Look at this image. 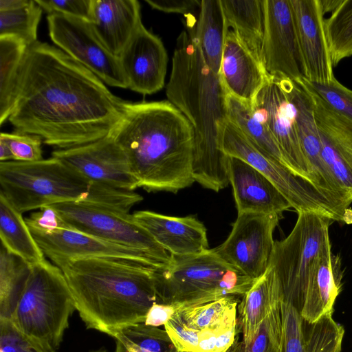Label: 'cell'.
<instances>
[{"label":"cell","instance_id":"1","mask_svg":"<svg viewBox=\"0 0 352 352\" xmlns=\"http://www.w3.org/2000/svg\"><path fill=\"white\" fill-rule=\"evenodd\" d=\"M127 102L60 49L38 41L25 54L8 120L16 132L67 149L111 135Z\"/></svg>","mask_w":352,"mask_h":352},{"label":"cell","instance_id":"2","mask_svg":"<svg viewBox=\"0 0 352 352\" xmlns=\"http://www.w3.org/2000/svg\"><path fill=\"white\" fill-rule=\"evenodd\" d=\"M111 135L125 152L139 187L176 193L195 182L194 131L168 100L127 102Z\"/></svg>","mask_w":352,"mask_h":352},{"label":"cell","instance_id":"3","mask_svg":"<svg viewBox=\"0 0 352 352\" xmlns=\"http://www.w3.org/2000/svg\"><path fill=\"white\" fill-rule=\"evenodd\" d=\"M166 96L190 123L195 136L193 177L215 192L230 183L228 156L218 145V126L226 118V91L219 75L206 64L192 30L177 38Z\"/></svg>","mask_w":352,"mask_h":352},{"label":"cell","instance_id":"4","mask_svg":"<svg viewBox=\"0 0 352 352\" xmlns=\"http://www.w3.org/2000/svg\"><path fill=\"white\" fill-rule=\"evenodd\" d=\"M58 267L87 329L113 338L127 327L144 322L148 309L157 302V269L111 258L76 259Z\"/></svg>","mask_w":352,"mask_h":352},{"label":"cell","instance_id":"5","mask_svg":"<svg viewBox=\"0 0 352 352\" xmlns=\"http://www.w3.org/2000/svg\"><path fill=\"white\" fill-rule=\"evenodd\" d=\"M0 192L20 212L69 202L124 209L128 191L94 182L60 160L0 162Z\"/></svg>","mask_w":352,"mask_h":352},{"label":"cell","instance_id":"6","mask_svg":"<svg viewBox=\"0 0 352 352\" xmlns=\"http://www.w3.org/2000/svg\"><path fill=\"white\" fill-rule=\"evenodd\" d=\"M157 303L177 311L229 296L244 295L254 280L222 260L214 249L188 256H173L171 262L155 270Z\"/></svg>","mask_w":352,"mask_h":352},{"label":"cell","instance_id":"7","mask_svg":"<svg viewBox=\"0 0 352 352\" xmlns=\"http://www.w3.org/2000/svg\"><path fill=\"white\" fill-rule=\"evenodd\" d=\"M331 222L320 214L299 212L289 235L274 242L265 272L279 287L284 300L300 313L312 278L322 258L331 250Z\"/></svg>","mask_w":352,"mask_h":352},{"label":"cell","instance_id":"8","mask_svg":"<svg viewBox=\"0 0 352 352\" xmlns=\"http://www.w3.org/2000/svg\"><path fill=\"white\" fill-rule=\"evenodd\" d=\"M75 310L63 272L45 259L32 265L10 320L23 333L57 350Z\"/></svg>","mask_w":352,"mask_h":352},{"label":"cell","instance_id":"9","mask_svg":"<svg viewBox=\"0 0 352 352\" xmlns=\"http://www.w3.org/2000/svg\"><path fill=\"white\" fill-rule=\"evenodd\" d=\"M218 145L228 156L246 162L263 174L281 192L297 214L315 212L333 221L352 223V209H344L330 200L311 181L260 151L227 118L218 126Z\"/></svg>","mask_w":352,"mask_h":352},{"label":"cell","instance_id":"10","mask_svg":"<svg viewBox=\"0 0 352 352\" xmlns=\"http://www.w3.org/2000/svg\"><path fill=\"white\" fill-rule=\"evenodd\" d=\"M25 221L45 256L58 267L76 259L111 258L162 269L157 262L142 252L108 242L68 226L51 206L32 213Z\"/></svg>","mask_w":352,"mask_h":352},{"label":"cell","instance_id":"11","mask_svg":"<svg viewBox=\"0 0 352 352\" xmlns=\"http://www.w3.org/2000/svg\"><path fill=\"white\" fill-rule=\"evenodd\" d=\"M51 207L66 225L75 230L142 252L162 268L171 262L172 255L130 213L87 202L63 203Z\"/></svg>","mask_w":352,"mask_h":352},{"label":"cell","instance_id":"12","mask_svg":"<svg viewBox=\"0 0 352 352\" xmlns=\"http://www.w3.org/2000/svg\"><path fill=\"white\" fill-rule=\"evenodd\" d=\"M47 20L49 35L57 47L105 85L127 89L118 57L106 47L89 21L59 13L48 14Z\"/></svg>","mask_w":352,"mask_h":352},{"label":"cell","instance_id":"13","mask_svg":"<svg viewBox=\"0 0 352 352\" xmlns=\"http://www.w3.org/2000/svg\"><path fill=\"white\" fill-rule=\"evenodd\" d=\"M280 215L243 213L237 215L226 240L216 254L242 274L255 280L266 271L274 244V231Z\"/></svg>","mask_w":352,"mask_h":352},{"label":"cell","instance_id":"14","mask_svg":"<svg viewBox=\"0 0 352 352\" xmlns=\"http://www.w3.org/2000/svg\"><path fill=\"white\" fill-rule=\"evenodd\" d=\"M263 65L273 78L297 82L304 78V65L290 0H264Z\"/></svg>","mask_w":352,"mask_h":352},{"label":"cell","instance_id":"15","mask_svg":"<svg viewBox=\"0 0 352 352\" xmlns=\"http://www.w3.org/2000/svg\"><path fill=\"white\" fill-rule=\"evenodd\" d=\"M252 107L274 137L289 168L314 184L313 172L299 141L293 105L277 80L270 78L265 82Z\"/></svg>","mask_w":352,"mask_h":352},{"label":"cell","instance_id":"16","mask_svg":"<svg viewBox=\"0 0 352 352\" xmlns=\"http://www.w3.org/2000/svg\"><path fill=\"white\" fill-rule=\"evenodd\" d=\"M52 157L92 182L129 191L139 188L125 152L111 135L85 145L56 149Z\"/></svg>","mask_w":352,"mask_h":352},{"label":"cell","instance_id":"17","mask_svg":"<svg viewBox=\"0 0 352 352\" xmlns=\"http://www.w3.org/2000/svg\"><path fill=\"white\" fill-rule=\"evenodd\" d=\"M309 94L322 142V155L331 177L349 204L352 203V120L326 103L313 90Z\"/></svg>","mask_w":352,"mask_h":352},{"label":"cell","instance_id":"18","mask_svg":"<svg viewBox=\"0 0 352 352\" xmlns=\"http://www.w3.org/2000/svg\"><path fill=\"white\" fill-rule=\"evenodd\" d=\"M275 79L293 105L299 141L313 172L315 185L330 200L344 209H350L351 204L331 177L323 161L321 139L309 94L297 82L287 78Z\"/></svg>","mask_w":352,"mask_h":352},{"label":"cell","instance_id":"19","mask_svg":"<svg viewBox=\"0 0 352 352\" xmlns=\"http://www.w3.org/2000/svg\"><path fill=\"white\" fill-rule=\"evenodd\" d=\"M127 89L151 95L165 83L168 55L161 39L142 24L118 56Z\"/></svg>","mask_w":352,"mask_h":352},{"label":"cell","instance_id":"20","mask_svg":"<svg viewBox=\"0 0 352 352\" xmlns=\"http://www.w3.org/2000/svg\"><path fill=\"white\" fill-rule=\"evenodd\" d=\"M304 65V78L329 83L336 77L320 0H290Z\"/></svg>","mask_w":352,"mask_h":352},{"label":"cell","instance_id":"21","mask_svg":"<svg viewBox=\"0 0 352 352\" xmlns=\"http://www.w3.org/2000/svg\"><path fill=\"white\" fill-rule=\"evenodd\" d=\"M230 184L238 214H277L291 208V204L263 174L241 159L228 156Z\"/></svg>","mask_w":352,"mask_h":352},{"label":"cell","instance_id":"22","mask_svg":"<svg viewBox=\"0 0 352 352\" xmlns=\"http://www.w3.org/2000/svg\"><path fill=\"white\" fill-rule=\"evenodd\" d=\"M135 220L173 256H188L208 248L207 230L196 217H173L149 210L132 214Z\"/></svg>","mask_w":352,"mask_h":352},{"label":"cell","instance_id":"23","mask_svg":"<svg viewBox=\"0 0 352 352\" xmlns=\"http://www.w3.org/2000/svg\"><path fill=\"white\" fill-rule=\"evenodd\" d=\"M219 77L227 94L252 106L258 92L271 78L231 29L225 36Z\"/></svg>","mask_w":352,"mask_h":352},{"label":"cell","instance_id":"24","mask_svg":"<svg viewBox=\"0 0 352 352\" xmlns=\"http://www.w3.org/2000/svg\"><path fill=\"white\" fill-rule=\"evenodd\" d=\"M140 10L137 0H91L89 22L113 55L119 56L142 24Z\"/></svg>","mask_w":352,"mask_h":352},{"label":"cell","instance_id":"25","mask_svg":"<svg viewBox=\"0 0 352 352\" xmlns=\"http://www.w3.org/2000/svg\"><path fill=\"white\" fill-rule=\"evenodd\" d=\"M342 276L340 256L331 250L322 258L308 286L300 311L305 320L314 322L324 316L332 315L336 300L342 290Z\"/></svg>","mask_w":352,"mask_h":352},{"label":"cell","instance_id":"26","mask_svg":"<svg viewBox=\"0 0 352 352\" xmlns=\"http://www.w3.org/2000/svg\"><path fill=\"white\" fill-rule=\"evenodd\" d=\"M186 17V26L192 30L206 64L219 75L227 32L221 0H201L197 19L192 14Z\"/></svg>","mask_w":352,"mask_h":352},{"label":"cell","instance_id":"27","mask_svg":"<svg viewBox=\"0 0 352 352\" xmlns=\"http://www.w3.org/2000/svg\"><path fill=\"white\" fill-rule=\"evenodd\" d=\"M221 3L226 30H232L243 45L263 65L264 0H221Z\"/></svg>","mask_w":352,"mask_h":352},{"label":"cell","instance_id":"28","mask_svg":"<svg viewBox=\"0 0 352 352\" xmlns=\"http://www.w3.org/2000/svg\"><path fill=\"white\" fill-rule=\"evenodd\" d=\"M283 300L279 287L266 272L254 280L239 306L244 349L252 344L267 316Z\"/></svg>","mask_w":352,"mask_h":352},{"label":"cell","instance_id":"29","mask_svg":"<svg viewBox=\"0 0 352 352\" xmlns=\"http://www.w3.org/2000/svg\"><path fill=\"white\" fill-rule=\"evenodd\" d=\"M1 245L30 265L45 259L34 239L22 213L0 192Z\"/></svg>","mask_w":352,"mask_h":352},{"label":"cell","instance_id":"30","mask_svg":"<svg viewBox=\"0 0 352 352\" xmlns=\"http://www.w3.org/2000/svg\"><path fill=\"white\" fill-rule=\"evenodd\" d=\"M224 106L226 118L239 129L260 151L289 168L274 137L257 118L251 104L226 93Z\"/></svg>","mask_w":352,"mask_h":352},{"label":"cell","instance_id":"31","mask_svg":"<svg viewBox=\"0 0 352 352\" xmlns=\"http://www.w3.org/2000/svg\"><path fill=\"white\" fill-rule=\"evenodd\" d=\"M28 46L14 36H0V125L8 120L18 89L21 66Z\"/></svg>","mask_w":352,"mask_h":352},{"label":"cell","instance_id":"32","mask_svg":"<svg viewBox=\"0 0 352 352\" xmlns=\"http://www.w3.org/2000/svg\"><path fill=\"white\" fill-rule=\"evenodd\" d=\"M32 265L0 248V319L10 320L31 272Z\"/></svg>","mask_w":352,"mask_h":352},{"label":"cell","instance_id":"33","mask_svg":"<svg viewBox=\"0 0 352 352\" xmlns=\"http://www.w3.org/2000/svg\"><path fill=\"white\" fill-rule=\"evenodd\" d=\"M324 31L333 67L352 56V0H342L329 17Z\"/></svg>","mask_w":352,"mask_h":352},{"label":"cell","instance_id":"34","mask_svg":"<svg viewBox=\"0 0 352 352\" xmlns=\"http://www.w3.org/2000/svg\"><path fill=\"white\" fill-rule=\"evenodd\" d=\"M42 10L35 0H30L20 8L0 11V36H14L28 47L35 43Z\"/></svg>","mask_w":352,"mask_h":352},{"label":"cell","instance_id":"35","mask_svg":"<svg viewBox=\"0 0 352 352\" xmlns=\"http://www.w3.org/2000/svg\"><path fill=\"white\" fill-rule=\"evenodd\" d=\"M304 333L305 352H341L344 329L332 315L314 322L304 320Z\"/></svg>","mask_w":352,"mask_h":352},{"label":"cell","instance_id":"36","mask_svg":"<svg viewBox=\"0 0 352 352\" xmlns=\"http://www.w3.org/2000/svg\"><path fill=\"white\" fill-rule=\"evenodd\" d=\"M233 296H225L198 306L185 308L179 311L190 327L201 331L219 322L236 310L237 302Z\"/></svg>","mask_w":352,"mask_h":352},{"label":"cell","instance_id":"37","mask_svg":"<svg viewBox=\"0 0 352 352\" xmlns=\"http://www.w3.org/2000/svg\"><path fill=\"white\" fill-rule=\"evenodd\" d=\"M128 340L148 352H174L176 351L166 330L139 323L118 332Z\"/></svg>","mask_w":352,"mask_h":352},{"label":"cell","instance_id":"38","mask_svg":"<svg viewBox=\"0 0 352 352\" xmlns=\"http://www.w3.org/2000/svg\"><path fill=\"white\" fill-rule=\"evenodd\" d=\"M282 337L281 303L276 307L262 322L253 342L244 349V352H280Z\"/></svg>","mask_w":352,"mask_h":352},{"label":"cell","instance_id":"39","mask_svg":"<svg viewBox=\"0 0 352 352\" xmlns=\"http://www.w3.org/2000/svg\"><path fill=\"white\" fill-rule=\"evenodd\" d=\"M0 352H56V350L23 333L10 320L0 319Z\"/></svg>","mask_w":352,"mask_h":352},{"label":"cell","instance_id":"40","mask_svg":"<svg viewBox=\"0 0 352 352\" xmlns=\"http://www.w3.org/2000/svg\"><path fill=\"white\" fill-rule=\"evenodd\" d=\"M300 81L335 111L352 120V90L342 85L336 78L329 83L310 82L304 78Z\"/></svg>","mask_w":352,"mask_h":352},{"label":"cell","instance_id":"41","mask_svg":"<svg viewBox=\"0 0 352 352\" xmlns=\"http://www.w3.org/2000/svg\"><path fill=\"white\" fill-rule=\"evenodd\" d=\"M283 337L280 352H305L304 319L291 303L282 302Z\"/></svg>","mask_w":352,"mask_h":352},{"label":"cell","instance_id":"42","mask_svg":"<svg viewBox=\"0 0 352 352\" xmlns=\"http://www.w3.org/2000/svg\"><path fill=\"white\" fill-rule=\"evenodd\" d=\"M0 138L6 141L13 157V161L36 162L43 160L42 139L34 135L15 132H1Z\"/></svg>","mask_w":352,"mask_h":352},{"label":"cell","instance_id":"43","mask_svg":"<svg viewBox=\"0 0 352 352\" xmlns=\"http://www.w3.org/2000/svg\"><path fill=\"white\" fill-rule=\"evenodd\" d=\"M177 352H197L200 331L190 327L176 311L164 325Z\"/></svg>","mask_w":352,"mask_h":352},{"label":"cell","instance_id":"44","mask_svg":"<svg viewBox=\"0 0 352 352\" xmlns=\"http://www.w3.org/2000/svg\"><path fill=\"white\" fill-rule=\"evenodd\" d=\"M43 10L59 13L90 21L91 0H35Z\"/></svg>","mask_w":352,"mask_h":352},{"label":"cell","instance_id":"45","mask_svg":"<svg viewBox=\"0 0 352 352\" xmlns=\"http://www.w3.org/2000/svg\"><path fill=\"white\" fill-rule=\"evenodd\" d=\"M153 9L167 13H179L186 16L199 8L198 0H145Z\"/></svg>","mask_w":352,"mask_h":352},{"label":"cell","instance_id":"46","mask_svg":"<svg viewBox=\"0 0 352 352\" xmlns=\"http://www.w3.org/2000/svg\"><path fill=\"white\" fill-rule=\"evenodd\" d=\"M176 311L173 305L154 302L148 309L144 323L156 327L164 325Z\"/></svg>","mask_w":352,"mask_h":352},{"label":"cell","instance_id":"47","mask_svg":"<svg viewBox=\"0 0 352 352\" xmlns=\"http://www.w3.org/2000/svg\"><path fill=\"white\" fill-rule=\"evenodd\" d=\"M30 0H0V11H8L25 6Z\"/></svg>","mask_w":352,"mask_h":352},{"label":"cell","instance_id":"48","mask_svg":"<svg viewBox=\"0 0 352 352\" xmlns=\"http://www.w3.org/2000/svg\"><path fill=\"white\" fill-rule=\"evenodd\" d=\"M13 161L11 151L4 140L0 138V162Z\"/></svg>","mask_w":352,"mask_h":352},{"label":"cell","instance_id":"49","mask_svg":"<svg viewBox=\"0 0 352 352\" xmlns=\"http://www.w3.org/2000/svg\"><path fill=\"white\" fill-rule=\"evenodd\" d=\"M342 0H320L324 14L333 12L341 3Z\"/></svg>","mask_w":352,"mask_h":352},{"label":"cell","instance_id":"50","mask_svg":"<svg viewBox=\"0 0 352 352\" xmlns=\"http://www.w3.org/2000/svg\"><path fill=\"white\" fill-rule=\"evenodd\" d=\"M89 352H109L107 349L104 347H101L97 349L92 350Z\"/></svg>","mask_w":352,"mask_h":352},{"label":"cell","instance_id":"51","mask_svg":"<svg viewBox=\"0 0 352 352\" xmlns=\"http://www.w3.org/2000/svg\"><path fill=\"white\" fill-rule=\"evenodd\" d=\"M175 352H177V351Z\"/></svg>","mask_w":352,"mask_h":352}]
</instances>
